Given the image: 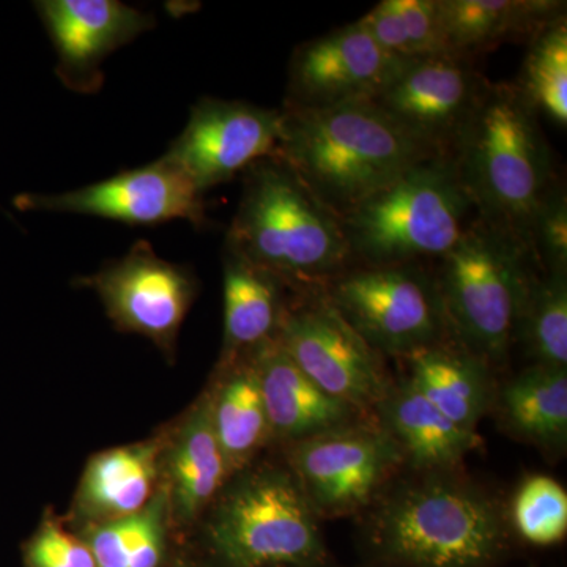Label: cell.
Returning <instances> with one entry per match:
<instances>
[{"mask_svg": "<svg viewBox=\"0 0 567 567\" xmlns=\"http://www.w3.org/2000/svg\"><path fill=\"white\" fill-rule=\"evenodd\" d=\"M229 364L230 371L210 394V405L213 429L230 476L262 447L271 429L251 357Z\"/></svg>", "mask_w": 567, "mask_h": 567, "instance_id": "obj_24", "label": "cell"}, {"mask_svg": "<svg viewBox=\"0 0 567 567\" xmlns=\"http://www.w3.org/2000/svg\"><path fill=\"white\" fill-rule=\"evenodd\" d=\"M284 289L274 275L224 249V363L276 339L287 309Z\"/></svg>", "mask_w": 567, "mask_h": 567, "instance_id": "obj_20", "label": "cell"}, {"mask_svg": "<svg viewBox=\"0 0 567 567\" xmlns=\"http://www.w3.org/2000/svg\"><path fill=\"white\" fill-rule=\"evenodd\" d=\"M80 286L95 290L118 330L144 336L166 353L173 352L197 292L192 271L156 256L145 240L80 279Z\"/></svg>", "mask_w": 567, "mask_h": 567, "instance_id": "obj_12", "label": "cell"}, {"mask_svg": "<svg viewBox=\"0 0 567 567\" xmlns=\"http://www.w3.org/2000/svg\"><path fill=\"white\" fill-rule=\"evenodd\" d=\"M171 516L166 488L133 516L92 525L85 535L96 567H159Z\"/></svg>", "mask_w": 567, "mask_h": 567, "instance_id": "obj_26", "label": "cell"}, {"mask_svg": "<svg viewBox=\"0 0 567 567\" xmlns=\"http://www.w3.org/2000/svg\"><path fill=\"white\" fill-rule=\"evenodd\" d=\"M536 114L566 128L567 125V21L566 14L548 22L528 41L520 78L514 82Z\"/></svg>", "mask_w": 567, "mask_h": 567, "instance_id": "obj_27", "label": "cell"}, {"mask_svg": "<svg viewBox=\"0 0 567 567\" xmlns=\"http://www.w3.org/2000/svg\"><path fill=\"white\" fill-rule=\"evenodd\" d=\"M529 249L546 271H567V197L555 182L537 205L529 226Z\"/></svg>", "mask_w": 567, "mask_h": 567, "instance_id": "obj_30", "label": "cell"}, {"mask_svg": "<svg viewBox=\"0 0 567 567\" xmlns=\"http://www.w3.org/2000/svg\"><path fill=\"white\" fill-rule=\"evenodd\" d=\"M409 382L461 427L476 431L491 402V383L473 353L457 352L442 342L409 354Z\"/></svg>", "mask_w": 567, "mask_h": 567, "instance_id": "obj_23", "label": "cell"}, {"mask_svg": "<svg viewBox=\"0 0 567 567\" xmlns=\"http://www.w3.org/2000/svg\"><path fill=\"white\" fill-rule=\"evenodd\" d=\"M402 453L385 431L336 429L297 442L292 465L316 513H350L365 505Z\"/></svg>", "mask_w": 567, "mask_h": 567, "instance_id": "obj_14", "label": "cell"}, {"mask_svg": "<svg viewBox=\"0 0 567 567\" xmlns=\"http://www.w3.org/2000/svg\"><path fill=\"white\" fill-rule=\"evenodd\" d=\"M229 476L212 421L210 394L200 399L183 421L167 456V499L171 516L192 522L210 505Z\"/></svg>", "mask_w": 567, "mask_h": 567, "instance_id": "obj_22", "label": "cell"}, {"mask_svg": "<svg viewBox=\"0 0 567 567\" xmlns=\"http://www.w3.org/2000/svg\"><path fill=\"white\" fill-rule=\"evenodd\" d=\"M503 405L507 421L518 434L544 446L565 445L566 368L532 365L506 386Z\"/></svg>", "mask_w": 567, "mask_h": 567, "instance_id": "obj_25", "label": "cell"}, {"mask_svg": "<svg viewBox=\"0 0 567 567\" xmlns=\"http://www.w3.org/2000/svg\"><path fill=\"white\" fill-rule=\"evenodd\" d=\"M533 274L527 300L518 322L536 364H567V271Z\"/></svg>", "mask_w": 567, "mask_h": 567, "instance_id": "obj_28", "label": "cell"}, {"mask_svg": "<svg viewBox=\"0 0 567 567\" xmlns=\"http://www.w3.org/2000/svg\"><path fill=\"white\" fill-rule=\"evenodd\" d=\"M377 409L402 456H409L420 468H447L480 446L476 431L443 415L409 380L390 388Z\"/></svg>", "mask_w": 567, "mask_h": 567, "instance_id": "obj_21", "label": "cell"}, {"mask_svg": "<svg viewBox=\"0 0 567 567\" xmlns=\"http://www.w3.org/2000/svg\"><path fill=\"white\" fill-rule=\"evenodd\" d=\"M224 249L306 293L322 290L352 267L341 216L278 156L245 171Z\"/></svg>", "mask_w": 567, "mask_h": 567, "instance_id": "obj_2", "label": "cell"}, {"mask_svg": "<svg viewBox=\"0 0 567 567\" xmlns=\"http://www.w3.org/2000/svg\"><path fill=\"white\" fill-rule=\"evenodd\" d=\"M435 276L447 327L473 354L502 361L517 336L528 286L537 265L513 234L480 216L440 257Z\"/></svg>", "mask_w": 567, "mask_h": 567, "instance_id": "obj_5", "label": "cell"}, {"mask_svg": "<svg viewBox=\"0 0 567 567\" xmlns=\"http://www.w3.org/2000/svg\"><path fill=\"white\" fill-rule=\"evenodd\" d=\"M372 536L385 557L406 567H487L505 544L491 499L440 481L395 494L377 514Z\"/></svg>", "mask_w": 567, "mask_h": 567, "instance_id": "obj_6", "label": "cell"}, {"mask_svg": "<svg viewBox=\"0 0 567 567\" xmlns=\"http://www.w3.org/2000/svg\"><path fill=\"white\" fill-rule=\"evenodd\" d=\"M360 21L386 54L393 55L399 61H413L404 21L395 9L394 0L377 3L374 9L360 18Z\"/></svg>", "mask_w": 567, "mask_h": 567, "instance_id": "obj_33", "label": "cell"}, {"mask_svg": "<svg viewBox=\"0 0 567 567\" xmlns=\"http://www.w3.org/2000/svg\"><path fill=\"white\" fill-rule=\"evenodd\" d=\"M249 357L259 377L271 434L301 442L349 425L357 410L317 386L276 339Z\"/></svg>", "mask_w": 567, "mask_h": 567, "instance_id": "obj_17", "label": "cell"}, {"mask_svg": "<svg viewBox=\"0 0 567 567\" xmlns=\"http://www.w3.org/2000/svg\"><path fill=\"white\" fill-rule=\"evenodd\" d=\"M29 567H96L91 547L55 522H44L25 548Z\"/></svg>", "mask_w": 567, "mask_h": 567, "instance_id": "obj_31", "label": "cell"}, {"mask_svg": "<svg viewBox=\"0 0 567 567\" xmlns=\"http://www.w3.org/2000/svg\"><path fill=\"white\" fill-rule=\"evenodd\" d=\"M477 213L451 156H431L341 216L352 265L423 264L451 251Z\"/></svg>", "mask_w": 567, "mask_h": 567, "instance_id": "obj_4", "label": "cell"}, {"mask_svg": "<svg viewBox=\"0 0 567 567\" xmlns=\"http://www.w3.org/2000/svg\"><path fill=\"white\" fill-rule=\"evenodd\" d=\"M208 536L229 567H309L324 557L316 511L293 473L262 468L235 481Z\"/></svg>", "mask_w": 567, "mask_h": 567, "instance_id": "obj_7", "label": "cell"}, {"mask_svg": "<svg viewBox=\"0 0 567 567\" xmlns=\"http://www.w3.org/2000/svg\"><path fill=\"white\" fill-rule=\"evenodd\" d=\"M451 158L477 216L529 249L537 205L557 181L537 114L514 82H488Z\"/></svg>", "mask_w": 567, "mask_h": 567, "instance_id": "obj_3", "label": "cell"}, {"mask_svg": "<svg viewBox=\"0 0 567 567\" xmlns=\"http://www.w3.org/2000/svg\"><path fill=\"white\" fill-rule=\"evenodd\" d=\"M394 6L404 21L413 59L450 54L440 28L436 0H394Z\"/></svg>", "mask_w": 567, "mask_h": 567, "instance_id": "obj_32", "label": "cell"}, {"mask_svg": "<svg viewBox=\"0 0 567 567\" xmlns=\"http://www.w3.org/2000/svg\"><path fill=\"white\" fill-rule=\"evenodd\" d=\"M487 84L472 59L427 55L406 61L369 102L429 151L451 156Z\"/></svg>", "mask_w": 567, "mask_h": 567, "instance_id": "obj_10", "label": "cell"}, {"mask_svg": "<svg viewBox=\"0 0 567 567\" xmlns=\"http://www.w3.org/2000/svg\"><path fill=\"white\" fill-rule=\"evenodd\" d=\"M35 9L58 52L59 78L81 93L99 91L104 59L155 25L151 14L118 0H43Z\"/></svg>", "mask_w": 567, "mask_h": 567, "instance_id": "obj_16", "label": "cell"}, {"mask_svg": "<svg viewBox=\"0 0 567 567\" xmlns=\"http://www.w3.org/2000/svg\"><path fill=\"white\" fill-rule=\"evenodd\" d=\"M436 7L446 51L468 59L506 41H529L566 14V3L555 0H436Z\"/></svg>", "mask_w": 567, "mask_h": 567, "instance_id": "obj_19", "label": "cell"}, {"mask_svg": "<svg viewBox=\"0 0 567 567\" xmlns=\"http://www.w3.org/2000/svg\"><path fill=\"white\" fill-rule=\"evenodd\" d=\"M276 341L317 386L357 412L379 405L390 390L379 353L354 333L322 290L287 306Z\"/></svg>", "mask_w": 567, "mask_h": 567, "instance_id": "obj_9", "label": "cell"}, {"mask_svg": "<svg viewBox=\"0 0 567 567\" xmlns=\"http://www.w3.org/2000/svg\"><path fill=\"white\" fill-rule=\"evenodd\" d=\"M281 128V111L203 99L194 104L185 130L163 158L205 194L274 156Z\"/></svg>", "mask_w": 567, "mask_h": 567, "instance_id": "obj_11", "label": "cell"}, {"mask_svg": "<svg viewBox=\"0 0 567 567\" xmlns=\"http://www.w3.org/2000/svg\"><path fill=\"white\" fill-rule=\"evenodd\" d=\"M404 63L386 54L357 20L295 50L284 107L311 110L369 100Z\"/></svg>", "mask_w": 567, "mask_h": 567, "instance_id": "obj_15", "label": "cell"}, {"mask_svg": "<svg viewBox=\"0 0 567 567\" xmlns=\"http://www.w3.org/2000/svg\"><path fill=\"white\" fill-rule=\"evenodd\" d=\"M518 535L535 546H551L567 533V494L551 477H528L518 488L513 505Z\"/></svg>", "mask_w": 567, "mask_h": 567, "instance_id": "obj_29", "label": "cell"}, {"mask_svg": "<svg viewBox=\"0 0 567 567\" xmlns=\"http://www.w3.org/2000/svg\"><path fill=\"white\" fill-rule=\"evenodd\" d=\"M162 457L159 440L96 454L78 488L76 516L92 527L140 513L156 494Z\"/></svg>", "mask_w": 567, "mask_h": 567, "instance_id": "obj_18", "label": "cell"}, {"mask_svg": "<svg viewBox=\"0 0 567 567\" xmlns=\"http://www.w3.org/2000/svg\"><path fill=\"white\" fill-rule=\"evenodd\" d=\"M281 112L274 156L339 216L410 167L436 156L369 100Z\"/></svg>", "mask_w": 567, "mask_h": 567, "instance_id": "obj_1", "label": "cell"}, {"mask_svg": "<svg viewBox=\"0 0 567 567\" xmlns=\"http://www.w3.org/2000/svg\"><path fill=\"white\" fill-rule=\"evenodd\" d=\"M322 292L377 353L409 357L442 342L447 328L436 279L423 264L352 265Z\"/></svg>", "mask_w": 567, "mask_h": 567, "instance_id": "obj_8", "label": "cell"}, {"mask_svg": "<svg viewBox=\"0 0 567 567\" xmlns=\"http://www.w3.org/2000/svg\"><path fill=\"white\" fill-rule=\"evenodd\" d=\"M21 212L74 213L130 226H156L185 219L207 223L204 194L164 158L107 181L61 194H20Z\"/></svg>", "mask_w": 567, "mask_h": 567, "instance_id": "obj_13", "label": "cell"}]
</instances>
